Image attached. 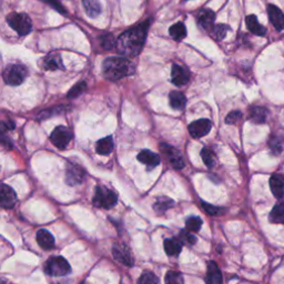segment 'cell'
<instances>
[{"label": "cell", "instance_id": "obj_1", "mask_svg": "<svg viewBox=\"0 0 284 284\" xmlns=\"http://www.w3.org/2000/svg\"><path fill=\"white\" fill-rule=\"evenodd\" d=\"M149 27L150 20H147L121 33L119 38L117 39V51L120 54L129 55V57L138 55L141 52L143 44L146 42Z\"/></svg>", "mask_w": 284, "mask_h": 284}, {"label": "cell", "instance_id": "obj_2", "mask_svg": "<svg viewBox=\"0 0 284 284\" xmlns=\"http://www.w3.org/2000/svg\"><path fill=\"white\" fill-rule=\"evenodd\" d=\"M102 71L104 78L111 81H118L122 78L131 76L135 67L129 59L124 57H110L103 61Z\"/></svg>", "mask_w": 284, "mask_h": 284}, {"label": "cell", "instance_id": "obj_3", "mask_svg": "<svg viewBox=\"0 0 284 284\" xmlns=\"http://www.w3.org/2000/svg\"><path fill=\"white\" fill-rule=\"evenodd\" d=\"M7 22L11 29L19 36H27L32 29V22L29 16L22 13H11L7 17Z\"/></svg>", "mask_w": 284, "mask_h": 284}, {"label": "cell", "instance_id": "obj_4", "mask_svg": "<svg viewBox=\"0 0 284 284\" xmlns=\"http://www.w3.org/2000/svg\"><path fill=\"white\" fill-rule=\"evenodd\" d=\"M28 76V69L24 65L11 64L4 70V80L9 86H18L24 82Z\"/></svg>", "mask_w": 284, "mask_h": 284}, {"label": "cell", "instance_id": "obj_5", "mask_svg": "<svg viewBox=\"0 0 284 284\" xmlns=\"http://www.w3.org/2000/svg\"><path fill=\"white\" fill-rule=\"evenodd\" d=\"M44 272L50 276H66L71 272V266L63 257H51L44 263Z\"/></svg>", "mask_w": 284, "mask_h": 284}, {"label": "cell", "instance_id": "obj_6", "mask_svg": "<svg viewBox=\"0 0 284 284\" xmlns=\"http://www.w3.org/2000/svg\"><path fill=\"white\" fill-rule=\"evenodd\" d=\"M118 201V197L117 194L104 187L99 186L96 188V193L93 197V204L98 208L102 209H111L113 208Z\"/></svg>", "mask_w": 284, "mask_h": 284}, {"label": "cell", "instance_id": "obj_7", "mask_svg": "<svg viewBox=\"0 0 284 284\" xmlns=\"http://www.w3.org/2000/svg\"><path fill=\"white\" fill-rule=\"evenodd\" d=\"M72 139V132L67 127L59 126L54 128L51 136H50V140H51L53 146L58 149L64 150L69 146V143Z\"/></svg>", "mask_w": 284, "mask_h": 284}, {"label": "cell", "instance_id": "obj_8", "mask_svg": "<svg viewBox=\"0 0 284 284\" xmlns=\"http://www.w3.org/2000/svg\"><path fill=\"white\" fill-rule=\"evenodd\" d=\"M112 254L118 262L127 266H132L135 263L130 249L124 243H116L112 248Z\"/></svg>", "mask_w": 284, "mask_h": 284}, {"label": "cell", "instance_id": "obj_9", "mask_svg": "<svg viewBox=\"0 0 284 284\" xmlns=\"http://www.w3.org/2000/svg\"><path fill=\"white\" fill-rule=\"evenodd\" d=\"M160 148H161V151H162V153L165 155L166 158H168L170 164L174 166L175 169L180 170L183 168V166H185L182 155L177 149H175L174 147H171V146H169V144H165V143H161Z\"/></svg>", "mask_w": 284, "mask_h": 284}, {"label": "cell", "instance_id": "obj_10", "mask_svg": "<svg viewBox=\"0 0 284 284\" xmlns=\"http://www.w3.org/2000/svg\"><path fill=\"white\" fill-rule=\"evenodd\" d=\"M86 172L80 165L69 162L66 171V181L70 186L80 185V183L83 181Z\"/></svg>", "mask_w": 284, "mask_h": 284}, {"label": "cell", "instance_id": "obj_11", "mask_svg": "<svg viewBox=\"0 0 284 284\" xmlns=\"http://www.w3.org/2000/svg\"><path fill=\"white\" fill-rule=\"evenodd\" d=\"M212 124L209 119H199L189 125V132L193 138H202L210 132Z\"/></svg>", "mask_w": 284, "mask_h": 284}, {"label": "cell", "instance_id": "obj_12", "mask_svg": "<svg viewBox=\"0 0 284 284\" xmlns=\"http://www.w3.org/2000/svg\"><path fill=\"white\" fill-rule=\"evenodd\" d=\"M17 194L13 188L8 187L7 185H3L0 189V204L4 209L14 208L17 203Z\"/></svg>", "mask_w": 284, "mask_h": 284}, {"label": "cell", "instance_id": "obj_13", "mask_svg": "<svg viewBox=\"0 0 284 284\" xmlns=\"http://www.w3.org/2000/svg\"><path fill=\"white\" fill-rule=\"evenodd\" d=\"M189 79H190V74L189 71L183 68V67L179 65H174L172 66L171 70V81L177 87H182L188 83Z\"/></svg>", "mask_w": 284, "mask_h": 284}, {"label": "cell", "instance_id": "obj_14", "mask_svg": "<svg viewBox=\"0 0 284 284\" xmlns=\"http://www.w3.org/2000/svg\"><path fill=\"white\" fill-rule=\"evenodd\" d=\"M268 15L271 24L277 31L284 30V15L280 8L274 5H268Z\"/></svg>", "mask_w": 284, "mask_h": 284}, {"label": "cell", "instance_id": "obj_15", "mask_svg": "<svg viewBox=\"0 0 284 284\" xmlns=\"http://www.w3.org/2000/svg\"><path fill=\"white\" fill-rule=\"evenodd\" d=\"M214 19H215V14L212 10L210 9H202L199 11L197 16L198 25L204 30L211 31L213 26H214Z\"/></svg>", "mask_w": 284, "mask_h": 284}, {"label": "cell", "instance_id": "obj_16", "mask_svg": "<svg viewBox=\"0 0 284 284\" xmlns=\"http://www.w3.org/2000/svg\"><path fill=\"white\" fill-rule=\"evenodd\" d=\"M270 189L276 199H281L284 196V176L274 174L270 178Z\"/></svg>", "mask_w": 284, "mask_h": 284}, {"label": "cell", "instance_id": "obj_17", "mask_svg": "<svg viewBox=\"0 0 284 284\" xmlns=\"http://www.w3.org/2000/svg\"><path fill=\"white\" fill-rule=\"evenodd\" d=\"M138 160L140 161L141 163L146 164L148 169L155 168V166L159 165L161 162L159 155L150 151V150H142V151L138 154Z\"/></svg>", "mask_w": 284, "mask_h": 284}, {"label": "cell", "instance_id": "obj_18", "mask_svg": "<svg viewBox=\"0 0 284 284\" xmlns=\"http://www.w3.org/2000/svg\"><path fill=\"white\" fill-rule=\"evenodd\" d=\"M43 68L46 70H63L64 69V65H63V60H61V57L59 53H49L48 55L43 58Z\"/></svg>", "mask_w": 284, "mask_h": 284}, {"label": "cell", "instance_id": "obj_19", "mask_svg": "<svg viewBox=\"0 0 284 284\" xmlns=\"http://www.w3.org/2000/svg\"><path fill=\"white\" fill-rule=\"evenodd\" d=\"M269 111L264 107H260V105H255V107H251L249 110V119L251 120L254 124H264L268 118Z\"/></svg>", "mask_w": 284, "mask_h": 284}, {"label": "cell", "instance_id": "obj_20", "mask_svg": "<svg viewBox=\"0 0 284 284\" xmlns=\"http://www.w3.org/2000/svg\"><path fill=\"white\" fill-rule=\"evenodd\" d=\"M37 242L43 250H51L54 247V238L48 230L41 229L37 232Z\"/></svg>", "mask_w": 284, "mask_h": 284}, {"label": "cell", "instance_id": "obj_21", "mask_svg": "<svg viewBox=\"0 0 284 284\" xmlns=\"http://www.w3.org/2000/svg\"><path fill=\"white\" fill-rule=\"evenodd\" d=\"M246 22H247V27L248 29L251 31L253 35L255 36H260V37H263L265 36L266 33V29L265 27H263L262 25L260 24L259 20L257 17L254 15H250L246 18Z\"/></svg>", "mask_w": 284, "mask_h": 284}, {"label": "cell", "instance_id": "obj_22", "mask_svg": "<svg viewBox=\"0 0 284 284\" xmlns=\"http://www.w3.org/2000/svg\"><path fill=\"white\" fill-rule=\"evenodd\" d=\"M205 281L211 284H218V283H222V281H223V279H222L221 271L213 261H211V262L208 263L207 279H205Z\"/></svg>", "mask_w": 284, "mask_h": 284}, {"label": "cell", "instance_id": "obj_23", "mask_svg": "<svg viewBox=\"0 0 284 284\" xmlns=\"http://www.w3.org/2000/svg\"><path fill=\"white\" fill-rule=\"evenodd\" d=\"M182 250V242L180 239H165L164 240V251L170 257L179 255Z\"/></svg>", "mask_w": 284, "mask_h": 284}, {"label": "cell", "instance_id": "obj_24", "mask_svg": "<svg viewBox=\"0 0 284 284\" xmlns=\"http://www.w3.org/2000/svg\"><path fill=\"white\" fill-rule=\"evenodd\" d=\"M169 101L172 109L175 110H182L185 109L187 104L186 96L180 91H172L169 94Z\"/></svg>", "mask_w": 284, "mask_h": 284}, {"label": "cell", "instance_id": "obj_25", "mask_svg": "<svg viewBox=\"0 0 284 284\" xmlns=\"http://www.w3.org/2000/svg\"><path fill=\"white\" fill-rule=\"evenodd\" d=\"M82 5L90 18H96L101 13V5L99 0H82Z\"/></svg>", "mask_w": 284, "mask_h": 284}, {"label": "cell", "instance_id": "obj_26", "mask_svg": "<svg viewBox=\"0 0 284 284\" xmlns=\"http://www.w3.org/2000/svg\"><path fill=\"white\" fill-rule=\"evenodd\" d=\"M113 150V140L112 137H105L100 140L96 144V151L97 153L101 155H107L112 152Z\"/></svg>", "mask_w": 284, "mask_h": 284}, {"label": "cell", "instance_id": "obj_27", "mask_svg": "<svg viewBox=\"0 0 284 284\" xmlns=\"http://www.w3.org/2000/svg\"><path fill=\"white\" fill-rule=\"evenodd\" d=\"M269 220L272 223L284 224V202H280L274 205L269 215Z\"/></svg>", "mask_w": 284, "mask_h": 284}, {"label": "cell", "instance_id": "obj_28", "mask_svg": "<svg viewBox=\"0 0 284 284\" xmlns=\"http://www.w3.org/2000/svg\"><path fill=\"white\" fill-rule=\"evenodd\" d=\"M169 33H170V36L175 39V40L180 41V40H182V39H185L187 36L186 26L183 25L182 22H178V24H175L174 26L170 27Z\"/></svg>", "mask_w": 284, "mask_h": 284}, {"label": "cell", "instance_id": "obj_29", "mask_svg": "<svg viewBox=\"0 0 284 284\" xmlns=\"http://www.w3.org/2000/svg\"><path fill=\"white\" fill-rule=\"evenodd\" d=\"M175 205V201L166 197H161L159 198L155 203L153 204L154 211H157L158 213H164L166 210H169Z\"/></svg>", "mask_w": 284, "mask_h": 284}, {"label": "cell", "instance_id": "obj_30", "mask_svg": "<svg viewBox=\"0 0 284 284\" xmlns=\"http://www.w3.org/2000/svg\"><path fill=\"white\" fill-rule=\"evenodd\" d=\"M230 31V27L226 25H216L213 26L212 29H211V36H212L215 40H223L225 38L226 33Z\"/></svg>", "mask_w": 284, "mask_h": 284}, {"label": "cell", "instance_id": "obj_31", "mask_svg": "<svg viewBox=\"0 0 284 284\" xmlns=\"http://www.w3.org/2000/svg\"><path fill=\"white\" fill-rule=\"evenodd\" d=\"M186 226L189 231L197 232L202 226V220L199 218V216H190L186 221Z\"/></svg>", "mask_w": 284, "mask_h": 284}, {"label": "cell", "instance_id": "obj_32", "mask_svg": "<svg viewBox=\"0 0 284 284\" xmlns=\"http://www.w3.org/2000/svg\"><path fill=\"white\" fill-rule=\"evenodd\" d=\"M201 158L203 160L204 164L208 166V168H213L215 164V158L213 153L210 151L208 148H203L201 150Z\"/></svg>", "mask_w": 284, "mask_h": 284}, {"label": "cell", "instance_id": "obj_33", "mask_svg": "<svg viewBox=\"0 0 284 284\" xmlns=\"http://www.w3.org/2000/svg\"><path fill=\"white\" fill-rule=\"evenodd\" d=\"M100 40V44H101V47L105 50H111L112 48L116 47V43L117 40H115V38L112 35H103L99 38Z\"/></svg>", "mask_w": 284, "mask_h": 284}, {"label": "cell", "instance_id": "obj_34", "mask_svg": "<svg viewBox=\"0 0 284 284\" xmlns=\"http://www.w3.org/2000/svg\"><path fill=\"white\" fill-rule=\"evenodd\" d=\"M202 209L205 210V212L210 215H220L223 214V212H225V209L220 208V207H215V205L209 204L207 202L202 201Z\"/></svg>", "mask_w": 284, "mask_h": 284}, {"label": "cell", "instance_id": "obj_35", "mask_svg": "<svg viewBox=\"0 0 284 284\" xmlns=\"http://www.w3.org/2000/svg\"><path fill=\"white\" fill-rule=\"evenodd\" d=\"M86 88H87L86 82H79V83H77V85L72 87L71 90L68 92V98H70V99H76L77 97H79L80 94L86 90Z\"/></svg>", "mask_w": 284, "mask_h": 284}, {"label": "cell", "instance_id": "obj_36", "mask_svg": "<svg viewBox=\"0 0 284 284\" xmlns=\"http://www.w3.org/2000/svg\"><path fill=\"white\" fill-rule=\"evenodd\" d=\"M165 283L170 284H181L183 283V277L179 273V272L176 271H169L168 273L165 274Z\"/></svg>", "mask_w": 284, "mask_h": 284}, {"label": "cell", "instance_id": "obj_37", "mask_svg": "<svg viewBox=\"0 0 284 284\" xmlns=\"http://www.w3.org/2000/svg\"><path fill=\"white\" fill-rule=\"evenodd\" d=\"M179 239H180L182 243L189 244V246H193V244L197 242V238L194 237V236L192 235V233H191L190 231H189L188 229H187V230H182V231L180 232Z\"/></svg>", "mask_w": 284, "mask_h": 284}, {"label": "cell", "instance_id": "obj_38", "mask_svg": "<svg viewBox=\"0 0 284 284\" xmlns=\"http://www.w3.org/2000/svg\"><path fill=\"white\" fill-rule=\"evenodd\" d=\"M269 146L273 154H279L282 152V142L279 137H272L269 140Z\"/></svg>", "mask_w": 284, "mask_h": 284}, {"label": "cell", "instance_id": "obj_39", "mask_svg": "<svg viewBox=\"0 0 284 284\" xmlns=\"http://www.w3.org/2000/svg\"><path fill=\"white\" fill-rule=\"evenodd\" d=\"M139 283H158L159 279L151 272H144L141 274L140 279L138 280Z\"/></svg>", "mask_w": 284, "mask_h": 284}, {"label": "cell", "instance_id": "obj_40", "mask_svg": "<svg viewBox=\"0 0 284 284\" xmlns=\"http://www.w3.org/2000/svg\"><path fill=\"white\" fill-rule=\"evenodd\" d=\"M41 2L46 3L47 5L50 6V7H52L53 9L59 11L60 14H64V15L67 14V10L64 8L63 4H61V3L59 2V0H41Z\"/></svg>", "mask_w": 284, "mask_h": 284}, {"label": "cell", "instance_id": "obj_41", "mask_svg": "<svg viewBox=\"0 0 284 284\" xmlns=\"http://www.w3.org/2000/svg\"><path fill=\"white\" fill-rule=\"evenodd\" d=\"M241 117H242V113L240 112V111H232V112L228 115V117L225 118V122L228 125H235L236 122H238L241 119Z\"/></svg>", "mask_w": 284, "mask_h": 284}, {"label": "cell", "instance_id": "obj_42", "mask_svg": "<svg viewBox=\"0 0 284 284\" xmlns=\"http://www.w3.org/2000/svg\"><path fill=\"white\" fill-rule=\"evenodd\" d=\"M15 128V124L13 121H8V122H3L2 125V131L3 133H5V131L7 130H13Z\"/></svg>", "mask_w": 284, "mask_h": 284}, {"label": "cell", "instance_id": "obj_43", "mask_svg": "<svg viewBox=\"0 0 284 284\" xmlns=\"http://www.w3.org/2000/svg\"><path fill=\"white\" fill-rule=\"evenodd\" d=\"M2 142H3V144H4V146H6V144H7V148H8V149H10L11 147H13V146H11V142H10V140H9V139H8V138H6V137H5V133H3V138H2Z\"/></svg>", "mask_w": 284, "mask_h": 284}]
</instances>
